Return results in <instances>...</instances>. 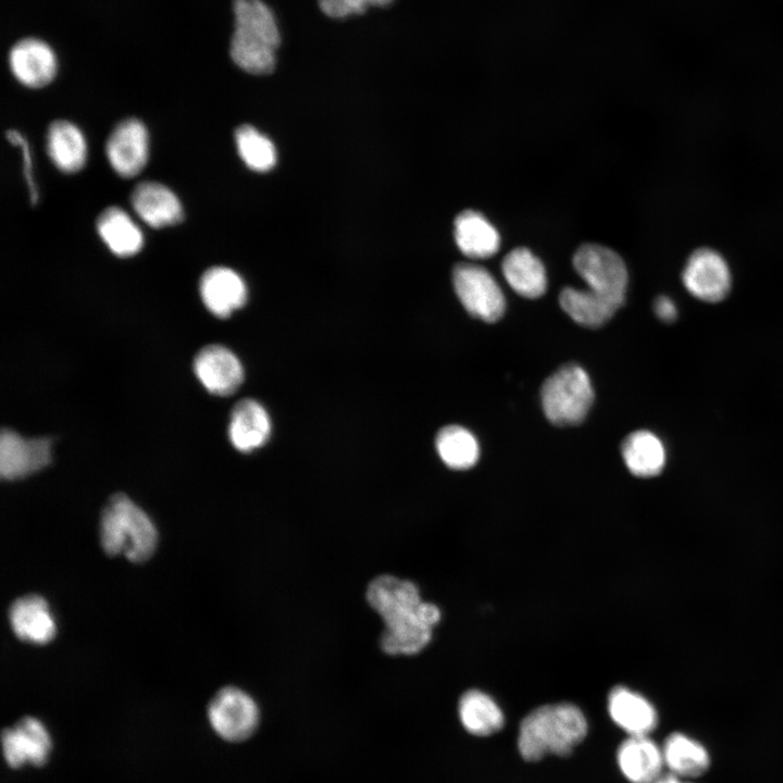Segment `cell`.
<instances>
[{
	"label": "cell",
	"mask_w": 783,
	"mask_h": 783,
	"mask_svg": "<svg viewBox=\"0 0 783 783\" xmlns=\"http://www.w3.org/2000/svg\"><path fill=\"white\" fill-rule=\"evenodd\" d=\"M100 544L110 556L123 555L138 563L156 550L158 532L149 515L127 495H112L105 504L99 524Z\"/></svg>",
	"instance_id": "277c9868"
},
{
	"label": "cell",
	"mask_w": 783,
	"mask_h": 783,
	"mask_svg": "<svg viewBox=\"0 0 783 783\" xmlns=\"http://www.w3.org/2000/svg\"><path fill=\"white\" fill-rule=\"evenodd\" d=\"M655 783H687L675 774L661 775Z\"/></svg>",
	"instance_id": "836d02e7"
},
{
	"label": "cell",
	"mask_w": 783,
	"mask_h": 783,
	"mask_svg": "<svg viewBox=\"0 0 783 783\" xmlns=\"http://www.w3.org/2000/svg\"><path fill=\"white\" fill-rule=\"evenodd\" d=\"M608 711L613 722L630 735H648L657 724L654 706L624 686H617L610 692Z\"/></svg>",
	"instance_id": "ffe728a7"
},
{
	"label": "cell",
	"mask_w": 783,
	"mask_h": 783,
	"mask_svg": "<svg viewBox=\"0 0 783 783\" xmlns=\"http://www.w3.org/2000/svg\"><path fill=\"white\" fill-rule=\"evenodd\" d=\"M207 717L219 737L238 743L254 733L259 725L260 711L248 693L236 686H224L210 699Z\"/></svg>",
	"instance_id": "52a82bcc"
},
{
	"label": "cell",
	"mask_w": 783,
	"mask_h": 783,
	"mask_svg": "<svg viewBox=\"0 0 783 783\" xmlns=\"http://www.w3.org/2000/svg\"><path fill=\"white\" fill-rule=\"evenodd\" d=\"M562 310L577 324L597 328L606 324L620 308L589 289L564 287L559 295Z\"/></svg>",
	"instance_id": "484cf974"
},
{
	"label": "cell",
	"mask_w": 783,
	"mask_h": 783,
	"mask_svg": "<svg viewBox=\"0 0 783 783\" xmlns=\"http://www.w3.org/2000/svg\"><path fill=\"white\" fill-rule=\"evenodd\" d=\"M96 227L107 247L117 257L137 253L144 244L140 228L130 216L115 206L105 208L97 217Z\"/></svg>",
	"instance_id": "cb8c5ba5"
},
{
	"label": "cell",
	"mask_w": 783,
	"mask_h": 783,
	"mask_svg": "<svg viewBox=\"0 0 783 783\" xmlns=\"http://www.w3.org/2000/svg\"><path fill=\"white\" fill-rule=\"evenodd\" d=\"M455 240L460 251L472 259L494 256L500 246V237L494 225L480 212L465 210L457 215Z\"/></svg>",
	"instance_id": "7402d4cb"
},
{
	"label": "cell",
	"mask_w": 783,
	"mask_h": 783,
	"mask_svg": "<svg viewBox=\"0 0 783 783\" xmlns=\"http://www.w3.org/2000/svg\"><path fill=\"white\" fill-rule=\"evenodd\" d=\"M573 266L587 289L619 307L624 303L629 275L616 251L598 244H584L574 253Z\"/></svg>",
	"instance_id": "8992f818"
},
{
	"label": "cell",
	"mask_w": 783,
	"mask_h": 783,
	"mask_svg": "<svg viewBox=\"0 0 783 783\" xmlns=\"http://www.w3.org/2000/svg\"><path fill=\"white\" fill-rule=\"evenodd\" d=\"M685 289L706 302L723 300L732 288V274L723 256L709 247L694 250L682 270Z\"/></svg>",
	"instance_id": "30bf717a"
},
{
	"label": "cell",
	"mask_w": 783,
	"mask_h": 783,
	"mask_svg": "<svg viewBox=\"0 0 783 783\" xmlns=\"http://www.w3.org/2000/svg\"><path fill=\"white\" fill-rule=\"evenodd\" d=\"M452 284L457 297L472 316L494 323L504 315V294L485 268L473 263H459L452 271Z\"/></svg>",
	"instance_id": "ba28073f"
},
{
	"label": "cell",
	"mask_w": 783,
	"mask_h": 783,
	"mask_svg": "<svg viewBox=\"0 0 783 783\" xmlns=\"http://www.w3.org/2000/svg\"><path fill=\"white\" fill-rule=\"evenodd\" d=\"M46 147L50 160L64 173L78 172L85 165L87 146L84 135L69 121L55 120L49 125Z\"/></svg>",
	"instance_id": "603a6c76"
},
{
	"label": "cell",
	"mask_w": 783,
	"mask_h": 783,
	"mask_svg": "<svg viewBox=\"0 0 783 783\" xmlns=\"http://www.w3.org/2000/svg\"><path fill=\"white\" fill-rule=\"evenodd\" d=\"M9 622L15 636L29 644H48L57 634L48 602L36 594L21 596L11 604Z\"/></svg>",
	"instance_id": "9a60e30c"
},
{
	"label": "cell",
	"mask_w": 783,
	"mask_h": 783,
	"mask_svg": "<svg viewBox=\"0 0 783 783\" xmlns=\"http://www.w3.org/2000/svg\"><path fill=\"white\" fill-rule=\"evenodd\" d=\"M621 455L629 471L638 477L658 475L666 464V449L660 438L646 430L629 434L621 445Z\"/></svg>",
	"instance_id": "d4e9b609"
},
{
	"label": "cell",
	"mask_w": 783,
	"mask_h": 783,
	"mask_svg": "<svg viewBox=\"0 0 783 783\" xmlns=\"http://www.w3.org/2000/svg\"><path fill=\"white\" fill-rule=\"evenodd\" d=\"M237 151L245 164L256 172H266L276 163L272 141L253 126L241 125L235 130Z\"/></svg>",
	"instance_id": "f546056e"
},
{
	"label": "cell",
	"mask_w": 783,
	"mask_h": 783,
	"mask_svg": "<svg viewBox=\"0 0 783 783\" xmlns=\"http://www.w3.org/2000/svg\"><path fill=\"white\" fill-rule=\"evenodd\" d=\"M130 203L137 215L153 228L175 225L184 217L179 199L159 182L137 184L132 191Z\"/></svg>",
	"instance_id": "e0dca14e"
},
{
	"label": "cell",
	"mask_w": 783,
	"mask_h": 783,
	"mask_svg": "<svg viewBox=\"0 0 783 783\" xmlns=\"http://www.w3.org/2000/svg\"><path fill=\"white\" fill-rule=\"evenodd\" d=\"M52 442L47 437L26 438L3 428L0 434V475L4 480L28 476L51 462Z\"/></svg>",
	"instance_id": "8fae6325"
},
{
	"label": "cell",
	"mask_w": 783,
	"mask_h": 783,
	"mask_svg": "<svg viewBox=\"0 0 783 783\" xmlns=\"http://www.w3.org/2000/svg\"><path fill=\"white\" fill-rule=\"evenodd\" d=\"M501 271L509 286L522 297L539 298L547 289L545 266L527 248L509 251L501 262Z\"/></svg>",
	"instance_id": "44dd1931"
},
{
	"label": "cell",
	"mask_w": 783,
	"mask_h": 783,
	"mask_svg": "<svg viewBox=\"0 0 783 783\" xmlns=\"http://www.w3.org/2000/svg\"><path fill=\"white\" fill-rule=\"evenodd\" d=\"M394 0H318L321 11L332 18L363 14L370 7H386Z\"/></svg>",
	"instance_id": "4dcf8cb0"
},
{
	"label": "cell",
	"mask_w": 783,
	"mask_h": 783,
	"mask_svg": "<svg viewBox=\"0 0 783 783\" xmlns=\"http://www.w3.org/2000/svg\"><path fill=\"white\" fill-rule=\"evenodd\" d=\"M148 152L147 128L136 117L117 123L105 142V154L111 167L126 178L136 176L144 169Z\"/></svg>",
	"instance_id": "7c38bea8"
},
{
	"label": "cell",
	"mask_w": 783,
	"mask_h": 783,
	"mask_svg": "<svg viewBox=\"0 0 783 783\" xmlns=\"http://www.w3.org/2000/svg\"><path fill=\"white\" fill-rule=\"evenodd\" d=\"M227 433L234 448L250 452L268 442L271 434L270 417L254 399H241L231 412Z\"/></svg>",
	"instance_id": "ac0fdd59"
},
{
	"label": "cell",
	"mask_w": 783,
	"mask_h": 783,
	"mask_svg": "<svg viewBox=\"0 0 783 783\" xmlns=\"http://www.w3.org/2000/svg\"><path fill=\"white\" fill-rule=\"evenodd\" d=\"M458 713L463 728L476 736L492 735L505 723L502 710L497 703L478 689H470L461 696Z\"/></svg>",
	"instance_id": "4316f807"
},
{
	"label": "cell",
	"mask_w": 783,
	"mask_h": 783,
	"mask_svg": "<svg viewBox=\"0 0 783 783\" xmlns=\"http://www.w3.org/2000/svg\"><path fill=\"white\" fill-rule=\"evenodd\" d=\"M1 746L5 763L18 770L26 766L45 767L53 749L51 735L38 718L24 716L1 732Z\"/></svg>",
	"instance_id": "9c48e42d"
},
{
	"label": "cell",
	"mask_w": 783,
	"mask_h": 783,
	"mask_svg": "<svg viewBox=\"0 0 783 783\" xmlns=\"http://www.w3.org/2000/svg\"><path fill=\"white\" fill-rule=\"evenodd\" d=\"M234 33L229 55L241 70L270 74L276 63L281 36L275 15L262 0H234Z\"/></svg>",
	"instance_id": "3957f363"
},
{
	"label": "cell",
	"mask_w": 783,
	"mask_h": 783,
	"mask_svg": "<svg viewBox=\"0 0 783 783\" xmlns=\"http://www.w3.org/2000/svg\"><path fill=\"white\" fill-rule=\"evenodd\" d=\"M654 312L660 321L666 323L674 322L678 318L675 302L666 295H660L655 299Z\"/></svg>",
	"instance_id": "d6a6232c"
},
{
	"label": "cell",
	"mask_w": 783,
	"mask_h": 783,
	"mask_svg": "<svg viewBox=\"0 0 783 783\" xmlns=\"http://www.w3.org/2000/svg\"><path fill=\"white\" fill-rule=\"evenodd\" d=\"M192 366L202 386L216 396L233 394L244 380L240 361L222 345L212 344L201 348L195 356Z\"/></svg>",
	"instance_id": "4fadbf2b"
},
{
	"label": "cell",
	"mask_w": 783,
	"mask_h": 783,
	"mask_svg": "<svg viewBox=\"0 0 783 783\" xmlns=\"http://www.w3.org/2000/svg\"><path fill=\"white\" fill-rule=\"evenodd\" d=\"M5 137L11 144H13L15 146H20L22 148L24 176H25L26 183L29 188L30 203L33 206H35L38 200V194H37L36 187L32 179V171H30L32 163H30V154H29L28 144H27L26 139L17 130H14V129L7 130Z\"/></svg>",
	"instance_id": "1f68e13d"
},
{
	"label": "cell",
	"mask_w": 783,
	"mask_h": 783,
	"mask_svg": "<svg viewBox=\"0 0 783 783\" xmlns=\"http://www.w3.org/2000/svg\"><path fill=\"white\" fill-rule=\"evenodd\" d=\"M661 750L664 765L678 776L699 775L709 766L704 746L681 733L671 734Z\"/></svg>",
	"instance_id": "f1b7e54d"
},
{
	"label": "cell",
	"mask_w": 783,
	"mask_h": 783,
	"mask_svg": "<svg viewBox=\"0 0 783 783\" xmlns=\"http://www.w3.org/2000/svg\"><path fill=\"white\" fill-rule=\"evenodd\" d=\"M586 733L587 720L579 707L569 703L544 705L522 720L518 749L527 761L546 755L568 756Z\"/></svg>",
	"instance_id": "7a4b0ae2"
},
{
	"label": "cell",
	"mask_w": 783,
	"mask_h": 783,
	"mask_svg": "<svg viewBox=\"0 0 783 783\" xmlns=\"http://www.w3.org/2000/svg\"><path fill=\"white\" fill-rule=\"evenodd\" d=\"M199 291L206 308L215 316L228 318L247 299L243 278L226 266H212L200 278Z\"/></svg>",
	"instance_id": "2e32d148"
},
{
	"label": "cell",
	"mask_w": 783,
	"mask_h": 783,
	"mask_svg": "<svg viewBox=\"0 0 783 783\" xmlns=\"http://www.w3.org/2000/svg\"><path fill=\"white\" fill-rule=\"evenodd\" d=\"M442 461L452 470L472 468L480 458V445L475 436L460 425L443 427L435 439Z\"/></svg>",
	"instance_id": "83f0119b"
},
{
	"label": "cell",
	"mask_w": 783,
	"mask_h": 783,
	"mask_svg": "<svg viewBox=\"0 0 783 783\" xmlns=\"http://www.w3.org/2000/svg\"><path fill=\"white\" fill-rule=\"evenodd\" d=\"M365 597L383 620L380 645L384 652L415 655L431 642L433 629L440 620V610L436 605L423 601L415 583L382 574L369 583Z\"/></svg>",
	"instance_id": "6da1fadb"
},
{
	"label": "cell",
	"mask_w": 783,
	"mask_h": 783,
	"mask_svg": "<svg viewBox=\"0 0 783 783\" xmlns=\"http://www.w3.org/2000/svg\"><path fill=\"white\" fill-rule=\"evenodd\" d=\"M9 65L14 77L30 88L48 85L57 73V58L51 47L32 37L18 40L11 48Z\"/></svg>",
	"instance_id": "5bb4252c"
},
{
	"label": "cell",
	"mask_w": 783,
	"mask_h": 783,
	"mask_svg": "<svg viewBox=\"0 0 783 783\" xmlns=\"http://www.w3.org/2000/svg\"><path fill=\"white\" fill-rule=\"evenodd\" d=\"M543 411L552 424H580L587 415L594 389L583 368L566 364L547 377L540 389Z\"/></svg>",
	"instance_id": "5b68a950"
},
{
	"label": "cell",
	"mask_w": 783,
	"mask_h": 783,
	"mask_svg": "<svg viewBox=\"0 0 783 783\" xmlns=\"http://www.w3.org/2000/svg\"><path fill=\"white\" fill-rule=\"evenodd\" d=\"M617 760L631 783H655L664 766L662 750L647 735H630L620 745Z\"/></svg>",
	"instance_id": "d6986e66"
}]
</instances>
